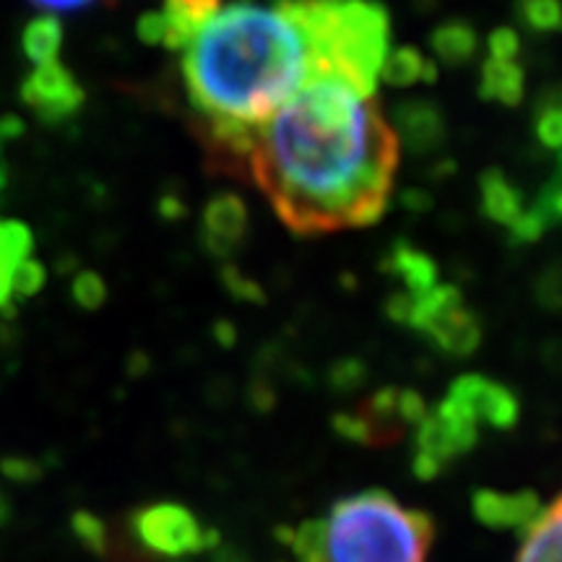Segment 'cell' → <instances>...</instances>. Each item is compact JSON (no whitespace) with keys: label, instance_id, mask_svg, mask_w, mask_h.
Masks as SVG:
<instances>
[{"label":"cell","instance_id":"obj_1","mask_svg":"<svg viewBox=\"0 0 562 562\" xmlns=\"http://www.w3.org/2000/svg\"><path fill=\"white\" fill-rule=\"evenodd\" d=\"M398 154L375 94L318 70L248 131L243 178L256 182L294 235L318 237L381 220Z\"/></svg>","mask_w":562,"mask_h":562},{"label":"cell","instance_id":"obj_2","mask_svg":"<svg viewBox=\"0 0 562 562\" xmlns=\"http://www.w3.org/2000/svg\"><path fill=\"white\" fill-rule=\"evenodd\" d=\"M182 53L201 133L250 131L326 70L307 0L232 3L216 11Z\"/></svg>","mask_w":562,"mask_h":562},{"label":"cell","instance_id":"obj_3","mask_svg":"<svg viewBox=\"0 0 562 562\" xmlns=\"http://www.w3.org/2000/svg\"><path fill=\"white\" fill-rule=\"evenodd\" d=\"M435 524L383 490L334 503L328 516L307 518L290 533L297 562H427Z\"/></svg>","mask_w":562,"mask_h":562},{"label":"cell","instance_id":"obj_4","mask_svg":"<svg viewBox=\"0 0 562 562\" xmlns=\"http://www.w3.org/2000/svg\"><path fill=\"white\" fill-rule=\"evenodd\" d=\"M307 13L323 68L344 76L362 94H375L391 42L389 11L375 0H307Z\"/></svg>","mask_w":562,"mask_h":562},{"label":"cell","instance_id":"obj_5","mask_svg":"<svg viewBox=\"0 0 562 562\" xmlns=\"http://www.w3.org/2000/svg\"><path fill=\"white\" fill-rule=\"evenodd\" d=\"M406 323L451 357H469L482 341L480 318L453 284H435L414 300Z\"/></svg>","mask_w":562,"mask_h":562},{"label":"cell","instance_id":"obj_6","mask_svg":"<svg viewBox=\"0 0 562 562\" xmlns=\"http://www.w3.org/2000/svg\"><path fill=\"white\" fill-rule=\"evenodd\" d=\"M414 430V474L425 482L446 472L480 442V425L451 398H442L435 409L425 412Z\"/></svg>","mask_w":562,"mask_h":562},{"label":"cell","instance_id":"obj_7","mask_svg":"<svg viewBox=\"0 0 562 562\" xmlns=\"http://www.w3.org/2000/svg\"><path fill=\"white\" fill-rule=\"evenodd\" d=\"M128 531L154 558H188L220 542V533L206 529L193 510L180 503H154L128 518Z\"/></svg>","mask_w":562,"mask_h":562},{"label":"cell","instance_id":"obj_8","mask_svg":"<svg viewBox=\"0 0 562 562\" xmlns=\"http://www.w3.org/2000/svg\"><path fill=\"white\" fill-rule=\"evenodd\" d=\"M427 406L419 393L402 389H383L349 414H336L334 430L341 438L362 442L370 448L393 446L404 438L406 427H417Z\"/></svg>","mask_w":562,"mask_h":562},{"label":"cell","instance_id":"obj_9","mask_svg":"<svg viewBox=\"0 0 562 562\" xmlns=\"http://www.w3.org/2000/svg\"><path fill=\"white\" fill-rule=\"evenodd\" d=\"M83 89L60 60L42 63L26 76L21 100L45 123H60L83 104Z\"/></svg>","mask_w":562,"mask_h":562},{"label":"cell","instance_id":"obj_10","mask_svg":"<svg viewBox=\"0 0 562 562\" xmlns=\"http://www.w3.org/2000/svg\"><path fill=\"white\" fill-rule=\"evenodd\" d=\"M472 417L476 425L492 430H510L521 417V404L516 393L503 383L490 381L487 375H461L448 389V396Z\"/></svg>","mask_w":562,"mask_h":562},{"label":"cell","instance_id":"obj_11","mask_svg":"<svg viewBox=\"0 0 562 562\" xmlns=\"http://www.w3.org/2000/svg\"><path fill=\"white\" fill-rule=\"evenodd\" d=\"M248 206L237 193H220L214 195L203 209L201 222V240L214 258L235 256L243 248L245 237H248Z\"/></svg>","mask_w":562,"mask_h":562},{"label":"cell","instance_id":"obj_12","mask_svg":"<svg viewBox=\"0 0 562 562\" xmlns=\"http://www.w3.org/2000/svg\"><path fill=\"white\" fill-rule=\"evenodd\" d=\"M396 138L417 157H427L442 149L448 136V123L440 104L430 100H409L396 108Z\"/></svg>","mask_w":562,"mask_h":562},{"label":"cell","instance_id":"obj_13","mask_svg":"<svg viewBox=\"0 0 562 562\" xmlns=\"http://www.w3.org/2000/svg\"><path fill=\"white\" fill-rule=\"evenodd\" d=\"M476 521L487 529L497 531H524L526 526H531L533 518L542 513V501H539L537 492L524 490V492H497V490H480L474 492L472 501Z\"/></svg>","mask_w":562,"mask_h":562},{"label":"cell","instance_id":"obj_14","mask_svg":"<svg viewBox=\"0 0 562 562\" xmlns=\"http://www.w3.org/2000/svg\"><path fill=\"white\" fill-rule=\"evenodd\" d=\"M524 544L518 550L516 562H560L562 550V516H560V497H552L550 505H544L542 513L533 518L531 526H526Z\"/></svg>","mask_w":562,"mask_h":562},{"label":"cell","instance_id":"obj_15","mask_svg":"<svg viewBox=\"0 0 562 562\" xmlns=\"http://www.w3.org/2000/svg\"><path fill=\"white\" fill-rule=\"evenodd\" d=\"M222 9V0H165V47L182 50L195 32Z\"/></svg>","mask_w":562,"mask_h":562},{"label":"cell","instance_id":"obj_16","mask_svg":"<svg viewBox=\"0 0 562 562\" xmlns=\"http://www.w3.org/2000/svg\"><path fill=\"white\" fill-rule=\"evenodd\" d=\"M389 271L402 279L404 290L412 300H419L438 284V266L430 256L414 248V245L398 240L389 256Z\"/></svg>","mask_w":562,"mask_h":562},{"label":"cell","instance_id":"obj_17","mask_svg":"<svg viewBox=\"0 0 562 562\" xmlns=\"http://www.w3.org/2000/svg\"><path fill=\"white\" fill-rule=\"evenodd\" d=\"M3 186V178H0ZM32 256V232L21 222H0V313H13L11 277Z\"/></svg>","mask_w":562,"mask_h":562},{"label":"cell","instance_id":"obj_18","mask_svg":"<svg viewBox=\"0 0 562 562\" xmlns=\"http://www.w3.org/2000/svg\"><path fill=\"white\" fill-rule=\"evenodd\" d=\"M524 68L516 60H497L487 58L482 66L480 97L487 102H501L508 108H516L524 100Z\"/></svg>","mask_w":562,"mask_h":562},{"label":"cell","instance_id":"obj_19","mask_svg":"<svg viewBox=\"0 0 562 562\" xmlns=\"http://www.w3.org/2000/svg\"><path fill=\"white\" fill-rule=\"evenodd\" d=\"M378 79H383L391 87H412V83H435L438 81V63L425 58L417 47H396L383 58L381 74Z\"/></svg>","mask_w":562,"mask_h":562},{"label":"cell","instance_id":"obj_20","mask_svg":"<svg viewBox=\"0 0 562 562\" xmlns=\"http://www.w3.org/2000/svg\"><path fill=\"white\" fill-rule=\"evenodd\" d=\"M482 211L487 220L510 227L516 216L524 211V199L513 182L501 170H487L480 180Z\"/></svg>","mask_w":562,"mask_h":562},{"label":"cell","instance_id":"obj_21","mask_svg":"<svg viewBox=\"0 0 562 562\" xmlns=\"http://www.w3.org/2000/svg\"><path fill=\"white\" fill-rule=\"evenodd\" d=\"M430 47L435 58L446 66H467L469 60L474 58L476 50H480V37H476V30L467 21H446L438 30L430 34Z\"/></svg>","mask_w":562,"mask_h":562},{"label":"cell","instance_id":"obj_22","mask_svg":"<svg viewBox=\"0 0 562 562\" xmlns=\"http://www.w3.org/2000/svg\"><path fill=\"white\" fill-rule=\"evenodd\" d=\"M63 45V24L55 16L34 19L24 30V53L34 66L58 60Z\"/></svg>","mask_w":562,"mask_h":562},{"label":"cell","instance_id":"obj_23","mask_svg":"<svg viewBox=\"0 0 562 562\" xmlns=\"http://www.w3.org/2000/svg\"><path fill=\"white\" fill-rule=\"evenodd\" d=\"M533 125H537V136L547 149L558 151L562 144V110H560V94L554 89L547 91L544 100H539Z\"/></svg>","mask_w":562,"mask_h":562},{"label":"cell","instance_id":"obj_24","mask_svg":"<svg viewBox=\"0 0 562 562\" xmlns=\"http://www.w3.org/2000/svg\"><path fill=\"white\" fill-rule=\"evenodd\" d=\"M518 16L533 32L560 30V0H518Z\"/></svg>","mask_w":562,"mask_h":562},{"label":"cell","instance_id":"obj_25","mask_svg":"<svg viewBox=\"0 0 562 562\" xmlns=\"http://www.w3.org/2000/svg\"><path fill=\"white\" fill-rule=\"evenodd\" d=\"M533 216H537L539 222H542V227L550 232L552 227H558L560 216H562V186H560V172H554L550 180L544 182L542 193L537 195V201H533V206L529 209Z\"/></svg>","mask_w":562,"mask_h":562},{"label":"cell","instance_id":"obj_26","mask_svg":"<svg viewBox=\"0 0 562 562\" xmlns=\"http://www.w3.org/2000/svg\"><path fill=\"white\" fill-rule=\"evenodd\" d=\"M42 284H45V266H42L40 261H34V258L30 256L26 261H21L16 266V271H13V277H11L13 305H16V302L34 297V294L42 290Z\"/></svg>","mask_w":562,"mask_h":562},{"label":"cell","instance_id":"obj_27","mask_svg":"<svg viewBox=\"0 0 562 562\" xmlns=\"http://www.w3.org/2000/svg\"><path fill=\"white\" fill-rule=\"evenodd\" d=\"M74 533L79 537V542L94 554H104V550H108L110 529L100 516H94V513H89V510L76 513Z\"/></svg>","mask_w":562,"mask_h":562},{"label":"cell","instance_id":"obj_28","mask_svg":"<svg viewBox=\"0 0 562 562\" xmlns=\"http://www.w3.org/2000/svg\"><path fill=\"white\" fill-rule=\"evenodd\" d=\"M74 300L83 311H100L108 300V284L97 271H79L74 279Z\"/></svg>","mask_w":562,"mask_h":562},{"label":"cell","instance_id":"obj_29","mask_svg":"<svg viewBox=\"0 0 562 562\" xmlns=\"http://www.w3.org/2000/svg\"><path fill=\"white\" fill-rule=\"evenodd\" d=\"M222 279H224V284H227V290L235 294L237 300L263 302V290H261V286H258L250 277H245L240 269H235V266H227V269L222 271Z\"/></svg>","mask_w":562,"mask_h":562},{"label":"cell","instance_id":"obj_30","mask_svg":"<svg viewBox=\"0 0 562 562\" xmlns=\"http://www.w3.org/2000/svg\"><path fill=\"white\" fill-rule=\"evenodd\" d=\"M487 47H490V58L516 60L518 53H521V37H518L510 26H501V30L490 34Z\"/></svg>","mask_w":562,"mask_h":562},{"label":"cell","instance_id":"obj_31","mask_svg":"<svg viewBox=\"0 0 562 562\" xmlns=\"http://www.w3.org/2000/svg\"><path fill=\"white\" fill-rule=\"evenodd\" d=\"M138 37L144 45H165V19L159 11H149L138 19Z\"/></svg>","mask_w":562,"mask_h":562},{"label":"cell","instance_id":"obj_32","mask_svg":"<svg viewBox=\"0 0 562 562\" xmlns=\"http://www.w3.org/2000/svg\"><path fill=\"white\" fill-rule=\"evenodd\" d=\"M539 302L550 307V311H558L560 307V271L547 269L539 279Z\"/></svg>","mask_w":562,"mask_h":562},{"label":"cell","instance_id":"obj_33","mask_svg":"<svg viewBox=\"0 0 562 562\" xmlns=\"http://www.w3.org/2000/svg\"><path fill=\"white\" fill-rule=\"evenodd\" d=\"M0 469H3V474L9 476V480H16V482H32L37 480L42 469L34 463L32 459H5L3 463H0Z\"/></svg>","mask_w":562,"mask_h":562},{"label":"cell","instance_id":"obj_34","mask_svg":"<svg viewBox=\"0 0 562 562\" xmlns=\"http://www.w3.org/2000/svg\"><path fill=\"white\" fill-rule=\"evenodd\" d=\"M362 368H360V362H344V364H339V368H336V375H334V383L339 385V389H351V385H357L362 381Z\"/></svg>","mask_w":562,"mask_h":562},{"label":"cell","instance_id":"obj_35","mask_svg":"<svg viewBox=\"0 0 562 562\" xmlns=\"http://www.w3.org/2000/svg\"><path fill=\"white\" fill-rule=\"evenodd\" d=\"M32 3L47 11H79L94 3V0H32Z\"/></svg>","mask_w":562,"mask_h":562},{"label":"cell","instance_id":"obj_36","mask_svg":"<svg viewBox=\"0 0 562 562\" xmlns=\"http://www.w3.org/2000/svg\"><path fill=\"white\" fill-rule=\"evenodd\" d=\"M214 562H245V558L237 550H222L214 558Z\"/></svg>","mask_w":562,"mask_h":562},{"label":"cell","instance_id":"obj_37","mask_svg":"<svg viewBox=\"0 0 562 562\" xmlns=\"http://www.w3.org/2000/svg\"><path fill=\"white\" fill-rule=\"evenodd\" d=\"M9 516H11V503H9V497L0 492V526L9 521Z\"/></svg>","mask_w":562,"mask_h":562},{"label":"cell","instance_id":"obj_38","mask_svg":"<svg viewBox=\"0 0 562 562\" xmlns=\"http://www.w3.org/2000/svg\"><path fill=\"white\" fill-rule=\"evenodd\" d=\"M328 3H344V0H328Z\"/></svg>","mask_w":562,"mask_h":562},{"label":"cell","instance_id":"obj_39","mask_svg":"<svg viewBox=\"0 0 562 562\" xmlns=\"http://www.w3.org/2000/svg\"><path fill=\"white\" fill-rule=\"evenodd\" d=\"M0 136H3V133H0Z\"/></svg>","mask_w":562,"mask_h":562}]
</instances>
